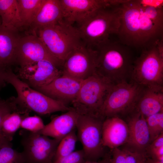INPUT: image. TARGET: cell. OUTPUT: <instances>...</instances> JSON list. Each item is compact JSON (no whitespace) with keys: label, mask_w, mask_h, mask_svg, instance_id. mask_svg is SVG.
Listing matches in <instances>:
<instances>
[{"label":"cell","mask_w":163,"mask_h":163,"mask_svg":"<svg viewBox=\"0 0 163 163\" xmlns=\"http://www.w3.org/2000/svg\"><path fill=\"white\" fill-rule=\"evenodd\" d=\"M119 41L142 50L163 41V1L119 0Z\"/></svg>","instance_id":"cell-1"},{"label":"cell","mask_w":163,"mask_h":163,"mask_svg":"<svg viewBox=\"0 0 163 163\" xmlns=\"http://www.w3.org/2000/svg\"><path fill=\"white\" fill-rule=\"evenodd\" d=\"M96 50V74L113 84L130 82L136 59L130 48L110 40Z\"/></svg>","instance_id":"cell-2"},{"label":"cell","mask_w":163,"mask_h":163,"mask_svg":"<svg viewBox=\"0 0 163 163\" xmlns=\"http://www.w3.org/2000/svg\"><path fill=\"white\" fill-rule=\"evenodd\" d=\"M120 25L119 0H107L77 28L84 44L96 50L110 40L111 35H117Z\"/></svg>","instance_id":"cell-3"},{"label":"cell","mask_w":163,"mask_h":163,"mask_svg":"<svg viewBox=\"0 0 163 163\" xmlns=\"http://www.w3.org/2000/svg\"><path fill=\"white\" fill-rule=\"evenodd\" d=\"M4 80L6 83L14 87L17 93L18 104L21 109L26 112L29 113L32 111L40 115H45L73 109L72 107L30 87L20 80L11 68L5 70Z\"/></svg>","instance_id":"cell-4"},{"label":"cell","mask_w":163,"mask_h":163,"mask_svg":"<svg viewBox=\"0 0 163 163\" xmlns=\"http://www.w3.org/2000/svg\"><path fill=\"white\" fill-rule=\"evenodd\" d=\"M36 34L51 54L63 62L72 51L84 44L78 28L63 21L40 28Z\"/></svg>","instance_id":"cell-5"},{"label":"cell","mask_w":163,"mask_h":163,"mask_svg":"<svg viewBox=\"0 0 163 163\" xmlns=\"http://www.w3.org/2000/svg\"><path fill=\"white\" fill-rule=\"evenodd\" d=\"M130 82L142 87L163 88V41L141 51Z\"/></svg>","instance_id":"cell-6"},{"label":"cell","mask_w":163,"mask_h":163,"mask_svg":"<svg viewBox=\"0 0 163 163\" xmlns=\"http://www.w3.org/2000/svg\"><path fill=\"white\" fill-rule=\"evenodd\" d=\"M113 85L95 72L83 81L72 107L79 115L101 117V109Z\"/></svg>","instance_id":"cell-7"},{"label":"cell","mask_w":163,"mask_h":163,"mask_svg":"<svg viewBox=\"0 0 163 163\" xmlns=\"http://www.w3.org/2000/svg\"><path fill=\"white\" fill-rule=\"evenodd\" d=\"M104 119L101 117L79 114L77 136L83 146L86 161H97L108 153L102 142V128Z\"/></svg>","instance_id":"cell-8"},{"label":"cell","mask_w":163,"mask_h":163,"mask_svg":"<svg viewBox=\"0 0 163 163\" xmlns=\"http://www.w3.org/2000/svg\"><path fill=\"white\" fill-rule=\"evenodd\" d=\"M142 87L134 82H123L113 84L110 88L100 112L105 119L133 111Z\"/></svg>","instance_id":"cell-9"},{"label":"cell","mask_w":163,"mask_h":163,"mask_svg":"<svg viewBox=\"0 0 163 163\" xmlns=\"http://www.w3.org/2000/svg\"><path fill=\"white\" fill-rule=\"evenodd\" d=\"M23 163H53L60 140L23 129L20 131Z\"/></svg>","instance_id":"cell-10"},{"label":"cell","mask_w":163,"mask_h":163,"mask_svg":"<svg viewBox=\"0 0 163 163\" xmlns=\"http://www.w3.org/2000/svg\"><path fill=\"white\" fill-rule=\"evenodd\" d=\"M47 60L57 68L62 67L63 62L50 53L36 34L21 37L17 49L15 63L22 66L41 60Z\"/></svg>","instance_id":"cell-11"},{"label":"cell","mask_w":163,"mask_h":163,"mask_svg":"<svg viewBox=\"0 0 163 163\" xmlns=\"http://www.w3.org/2000/svg\"><path fill=\"white\" fill-rule=\"evenodd\" d=\"M97 51L84 44L72 51L64 61L62 74L84 80L95 72Z\"/></svg>","instance_id":"cell-12"},{"label":"cell","mask_w":163,"mask_h":163,"mask_svg":"<svg viewBox=\"0 0 163 163\" xmlns=\"http://www.w3.org/2000/svg\"><path fill=\"white\" fill-rule=\"evenodd\" d=\"M15 74L22 81L36 89L50 83L62 75V72L50 62L44 60L20 66Z\"/></svg>","instance_id":"cell-13"},{"label":"cell","mask_w":163,"mask_h":163,"mask_svg":"<svg viewBox=\"0 0 163 163\" xmlns=\"http://www.w3.org/2000/svg\"><path fill=\"white\" fill-rule=\"evenodd\" d=\"M83 81L62 74L48 84L35 90L69 106L76 96Z\"/></svg>","instance_id":"cell-14"},{"label":"cell","mask_w":163,"mask_h":163,"mask_svg":"<svg viewBox=\"0 0 163 163\" xmlns=\"http://www.w3.org/2000/svg\"><path fill=\"white\" fill-rule=\"evenodd\" d=\"M66 23L78 26L106 4L107 0H59Z\"/></svg>","instance_id":"cell-15"},{"label":"cell","mask_w":163,"mask_h":163,"mask_svg":"<svg viewBox=\"0 0 163 163\" xmlns=\"http://www.w3.org/2000/svg\"><path fill=\"white\" fill-rule=\"evenodd\" d=\"M129 114L126 122L129 129L127 148L147 156L146 149L150 139L145 118L135 110Z\"/></svg>","instance_id":"cell-16"},{"label":"cell","mask_w":163,"mask_h":163,"mask_svg":"<svg viewBox=\"0 0 163 163\" xmlns=\"http://www.w3.org/2000/svg\"><path fill=\"white\" fill-rule=\"evenodd\" d=\"M129 136L127 123L118 116L105 119L102 128L103 145L112 150L126 143Z\"/></svg>","instance_id":"cell-17"},{"label":"cell","mask_w":163,"mask_h":163,"mask_svg":"<svg viewBox=\"0 0 163 163\" xmlns=\"http://www.w3.org/2000/svg\"><path fill=\"white\" fill-rule=\"evenodd\" d=\"M79 114L74 109L53 118L40 133L61 140L75 129Z\"/></svg>","instance_id":"cell-18"},{"label":"cell","mask_w":163,"mask_h":163,"mask_svg":"<svg viewBox=\"0 0 163 163\" xmlns=\"http://www.w3.org/2000/svg\"><path fill=\"white\" fill-rule=\"evenodd\" d=\"M134 110L145 118L163 111V88L142 87Z\"/></svg>","instance_id":"cell-19"},{"label":"cell","mask_w":163,"mask_h":163,"mask_svg":"<svg viewBox=\"0 0 163 163\" xmlns=\"http://www.w3.org/2000/svg\"><path fill=\"white\" fill-rule=\"evenodd\" d=\"M18 30L2 26L0 23V67L7 69L15 63L19 40Z\"/></svg>","instance_id":"cell-20"},{"label":"cell","mask_w":163,"mask_h":163,"mask_svg":"<svg viewBox=\"0 0 163 163\" xmlns=\"http://www.w3.org/2000/svg\"><path fill=\"white\" fill-rule=\"evenodd\" d=\"M59 0H45L30 26L33 34L40 28L56 24L63 21Z\"/></svg>","instance_id":"cell-21"},{"label":"cell","mask_w":163,"mask_h":163,"mask_svg":"<svg viewBox=\"0 0 163 163\" xmlns=\"http://www.w3.org/2000/svg\"><path fill=\"white\" fill-rule=\"evenodd\" d=\"M0 18L4 27L18 30L23 27L17 0H0Z\"/></svg>","instance_id":"cell-22"},{"label":"cell","mask_w":163,"mask_h":163,"mask_svg":"<svg viewBox=\"0 0 163 163\" xmlns=\"http://www.w3.org/2000/svg\"><path fill=\"white\" fill-rule=\"evenodd\" d=\"M45 0H17L20 18L23 26H30Z\"/></svg>","instance_id":"cell-23"},{"label":"cell","mask_w":163,"mask_h":163,"mask_svg":"<svg viewBox=\"0 0 163 163\" xmlns=\"http://www.w3.org/2000/svg\"><path fill=\"white\" fill-rule=\"evenodd\" d=\"M28 115L29 113L18 110L9 113L3 121L0 134L11 141L15 133L20 127L23 118Z\"/></svg>","instance_id":"cell-24"},{"label":"cell","mask_w":163,"mask_h":163,"mask_svg":"<svg viewBox=\"0 0 163 163\" xmlns=\"http://www.w3.org/2000/svg\"><path fill=\"white\" fill-rule=\"evenodd\" d=\"M21 152L14 149L11 141L0 134V163H23Z\"/></svg>","instance_id":"cell-25"},{"label":"cell","mask_w":163,"mask_h":163,"mask_svg":"<svg viewBox=\"0 0 163 163\" xmlns=\"http://www.w3.org/2000/svg\"><path fill=\"white\" fill-rule=\"evenodd\" d=\"M76 130V129L73 130L60 140L57 147L53 160L66 156L75 151L78 140Z\"/></svg>","instance_id":"cell-26"},{"label":"cell","mask_w":163,"mask_h":163,"mask_svg":"<svg viewBox=\"0 0 163 163\" xmlns=\"http://www.w3.org/2000/svg\"><path fill=\"white\" fill-rule=\"evenodd\" d=\"M149 130L150 143L163 133V111L145 118Z\"/></svg>","instance_id":"cell-27"},{"label":"cell","mask_w":163,"mask_h":163,"mask_svg":"<svg viewBox=\"0 0 163 163\" xmlns=\"http://www.w3.org/2000/svg\"><path fill=\"white\" fill-rule=\"evenodd\" d=\"M41 118L37 115L24 117L22 119L20 127L32 133H39L45 126Z\"/></svg>","instance_id":"cell-28"},{"label":"cell","mask_w":163,"mask_h":163,"mask_svg":"<svg viewBox=\"0 0 163 163\" xmlns=\"http://www.w3.org/2000/svg\"><path fill=\"white\" fill-rule=\"evenodd\" d=\"M146 153L148 157L163 161V133L149 144Z\"/></svg>","instance_id":"cell-29"},{"label":"cell","mask_w":163,"mask_h":163,"mask_svg":"<svg viewBox=\"0 0 163 163\" xmlns=\"http://www.w3.org/2000/svg\"><path fill=\"white\" fill-rule=\"evenodd\" d=\"M16 97H11L6 100L0 98V132L3 121L9 113L20 110L18 106Z\"/></svg>","instance_id":"cell-30"},{"label":"cell","mask_w":163,"mask_h":163,"mask_svg":"<svg viewBox=\"0 0 163 163\" xmlns=\"http://www.w3.org/2000/svg\"><path fill=\"white\" fill-rule=\"evenodd\" d=\"M85 162L82 149L74 151L66 156L55 159L53 163H84Z\"/></svg>","instance_id":"cell-31"},{"label":"cell","mask_w":163,"mask_h":163,"mask_svg":"<svg viewBox=\"0 0 163 163\" xmlns=\"http://www.w3.org/2000/svg\"><path fill=\"white\" fill-rule=\"evenodd\" d=\"M127 163H145L148 157L132 151L127 147L122 149Z\"/></svg>","instance_id":"cell-32"},{"label":"cell","mask_w":163,"mask_h":163,"mask_svg":"<svg viewBox=\"0 0 163 163\" xmlns=\"http://www.w3.org/2000/svg\"><path fill=\"white\" fill-rule=\"evenodd\" d=\"M111 163H127L124 153L119 148L111 151Z\"/></svg>","instance_id":"cell-33"},{"label":"cell","mask_w":163,"mask_h":163,"mask_svg":"<svg viewBox=\"0 0 163 163\" xmlns=\"http://www.w3.org/2000/svg\"><path fill=\"white\" fill-rule=\"evenodd\" d=\"M84 163H111V154L110 152H108L103 158L95 161H86Z\"/></svg>","instance_id":"cell-34"},{"label":"cell","mask_w":163,"mask_h":163,"mask_svg":"<svg viewBox=\"0 0 163 163\" xmlns=\"http://www.w3.org/2000/svg\"><path fill=\"white\" fill-rule=\"evenodd\" d=\"M7 69L0 67V90L5 85L6 83L4 80V73Z\"/></svg>","instance_id":"cell-35"},{"label":"cell","mask_w":163,"mask_h":163,"mask_svg":"<svg viewBox=\"0 0 163 163\" xmlns=\"http://www.w3.org/2000/svg\"><path fill=\"white\" fill-rule=\"evenodd\" d=\"M145 163H163V161L147 158Z\"/></svg>","instance_id":"cell-36"},{"label":"cell","mask_w":163,"mask_h":163,"mask_svg":"<svg viewBox=\"0 0 163 163\" xmlns=\"http://www.w3.org/2000/svg\"><path fill=\"white\" fill-rule=\"evenodd\" d=\"M0 23H1V21L0 18Z\"/></svg>","instance_id":"cell-37"}]
</instances>
